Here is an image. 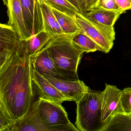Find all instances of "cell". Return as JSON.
<instances>
[{
  "label": "cell",
  "mask_w": 131,
  "mask_h": 131,
  "mask_svg": "<svg viewBox=\"0 0 131 131\" xmlns=\"http://www.w3.org/2000/svg\"><path fill=\"white\" fill-rule=\"evenodd\" d=\"M69 101L76 102L88 92L89 87L82 80L60 79L47 75H42Z\"/></svg>",
  "instance_id": "cell-8"
},
{
  "label": "cell",
  "mask_w": 131,
  "mask_h": 131,
  "mask_svg": "<svg viewBox=\"0 0 131 131\" xmlns=\"http://www.w3.org/2000/svg\"><path fill=\"white\" fill-rule=\"evenodd\" d=\"M75 125L81 131H102L105 125L102 122L101 92L89 87L88 92L76 102Z\"/></svg>",
  "instance_id": "cell-3"
},
{
  "label": "cell",
  "mask_w": 131,
  "mask_h": 131,
  "mask_svg": "<svg viewBox=\"0 0 131 131\" xmlns=\"http://www.w3.org/2000/svg\"><path fill=\"white\" fill-rule=\"evenodd\" d=\"M124 10H110L96 7L89 11L82 13L83 16L98 23L108 26H114L119 16Z\"/></svg>",
  "instance_id": "cell-15"
},
{
  "label": "cell",
  "mask_w": 131,
  "mask_h": 131,
  "mask_svg": "<svg viewBox=\"0 0 131 131\" xmlns=\"http://www.w3.org/2000/svg\"><path fill=\"white\" fill-rule=\"evenodd\" d=\"M73 41L87 53L96 51H101L105 53V51L102 48L83 33L81 30L80 32L77 34L73 37Z\"/></svg>",
  "instance_id": "cell-19"
},
{
  "label": "cell",
  "mask_w": 131,
  "mask_h": 131,
  "mask_svg": "<svg viewBox=\"0 0 131 131\" xmlns=\"http://www.w3.org/2000/svg\"><path fill=\"white\" fill-rule=\"evenodd\" d=\"M131 131V116L129 114L118 113L104 126L102 131Z\"/></svg>",
  "instance_id": "cell-18"
},
{
  "label": "cell",
  "mask_w": 131,
  "mask_h": 131,
  "mask_svg": "<svg viewBox=\"0 0 131 131\" xmlns=\"http://www.w3.org/2000/svg\"><path fill=\"white\" fill-rule=\"evenodd\" d=\"M37 1H38V2H39L40 4H41V3L43 2V0H37Z\"/></svg>",
  "instance_id": "cell-27"
},
{
  "label": "cell",
  "mask_w": 131,
  "mask_h": 131,
  "mask_svg": "<svg viewBox=\"0 0 131 131\" xmlns=\"http://www.w3.org/2000/svg\"><path fill=\"white\" fill-rule=\"evenodd\" d=\"M51 8H54L70 16L75 17L80 13L77 9L68 0H43Z\"/></svg>",
  "instance_id": "cell-20"
},
{
  "label": "cell",
  "mask_w": 131,
  "mask_h": 131,
  "mask_svg": "<svg viewBox=\"0 0 131 131\" xmlns=\"http://www.w3.org/2000/svg\"><path fill=\"white\" fill-rule=\"evenodd\" d=\"M34 103L40 121L46 131H79L70 122L60 103L40 97Z\"/></svg>",
  "instance_id": "cell-4"
},
{
  "label": "cell",
  "mask_w": 131,
  "mask_h": 131,
  "mask_svg": "<svg viewBox=\"0 0 131 131\" xmlns=\"http://www.w3.org/2000/svg\"><path fill=\"white\" fill-rule=\"evenodd\" d=\"M51 9L64 34L71 35L80 32L81 29L77 23L75 17L70 16L54 8Z\"/></svg>",
  "instance_id": "cell-17"
},
{
  "label": "cell",
  "mask_w": 131,
  "mask_h": 131,
  "mask_svg": "<svg viewBox=\"0 0 131 131\" xmlns=\"http://www.w3.org/2000/svg\"><path fill=\"white\" fill-rule=\"evenodd\" d=\"M79 2L80 3V5H81V6L82 7L83 12V7H84L85 0H79Z\"/></svg>",
  "instance_id": "cell-26"
},
{
  "label": "cell",
  "mask_w": 131,
  "mask_h": 131,
  "mask_svg": "<svg viewBox=\"0 0 131 131\" xmlns=\"http://www.w3.org/2000/svg\"><path fill=\"white\" fill-rule=\"evenodd\" d=\"M30 59L32 68L42 75H47L66 80L57 69L49 51L45 47L31 57Z\"/></svg>",
  "instance_id": "cell-12"
},
{
  "label": "cell",
  "mask_w": 131,
  "mask_h": 131,
  "mask_svg": "<svg viewBox=\"0 0 131 131\" xmlns=\"http://www.w3.org/2000/svg\"><path fill=\"white\" fill-rule=\"evenodd\" d=\"M52 37L43 29L26 40H20V49L26 56H34L46 45Z\"/></svg>",
  "instance_id": "cell-14"
},
{
  "label": "cell",
  "mask_w": 131,
  "mask_h": 131,
  "mask_svg": "<svg viewBox=\"0 0 131 131\" xmlns=\"http://www.w3.org/2000/svg\"><path fill=\"white\" fill-rule=\"evenodd\" d=\"M99 1V0H85L83 7V13L96 7Z\"/></svg>",
  "instance_id": "cell-24"
},
{
  "label": "cell",
  "mask_w": 131,
  "mask_h": 131,
  "mask_svg": "<svg viewBox=\"0 0 131 131\" xmlns=\"http://www.w3.org/2000/svg\"><path fill=\"white\" fill-rule=\"evenodd\" d=\"M7 7L8 20L7 24L13 27L20 40H26L32 35L25 26L23 16L21 0H3Z\"/></svg>",
  "instance_id": "cell-10"
},
{
  "label": "cell",
  "mask_w": 131,
  "mask_h": 131,
  "mask_svg": "<svg viewBox=\"0 0 131 131\" xmlns=\"http://www.w3.org/2000/svg\"><path fill=\"white\" fill-rule=\"evenodd\" d=\"M22 12L25 26L31 35L43 29L40 4L37 0H21Z\"/></svg>",
  "instance_id": "cell-9"
},
{
  "label": "cell",
  "mask_w": 131,
  "mask_h": 131,
  "mask_svg": "<svg viewBox=\"0 0 131 131\" xmlns=\"http://www.w3.org/2000/svg\"><path fill=\"white\" fill-rule=\"evenodd\" d=\"M78 33L52 37L44 47L49 51L57 69L67 80H79L77 70L85 51L73 41Z\"/></svg>",
  "instance_id": "cell-2"
},
{
  "label": "cell",
  "mask_w": 131,
  "mask_h": 131,
  "mask_svg": "<svg viewBox=\"0 0 131 131\" xmlns=\"http://www.w3.org/2000/svg\"><path fill=\"white\" fill-rule=\"evenodd\" d=\"M32 67L30 57L21 50L0 67V110L13 124L24 116L32 104Z\"/></svg>",
  "instance_id": "cell-1"
},
{
  "label": "cell",
  "mask_w": 131,
  "mask_h": 131,
  "mask_svg": "<svg viewBox=\"0 0 131 131\" xmlns=\"http://www.w3.org/2000/svg\"><path fill=\"white\" fill-rule=\"evenodd\" d=\"M43 20V29L52 38L65 34L60 27L51 7L43 1L40 4Z\"/></svg>",
  "instance_id": "cell-16"
},
{
  "label": "cell",
  "mask_w": 131,
  "mask_h": 131,
  "mask_svg": "<svg viewBox=\"0 0 131 131\" xmlns=\"http://www.w3.org/2000/svg\"><path fill=\"white\" fill-rule=\"evenodd\" d=\"M20 40L13 27L8 24H0V67L18 52Z\"/></svg>",
  "instance_id": "cell-7"
},
{
  "label": "cell",
  "mask_w": 131,
  "mask_h": 131,
  "mask_svg": "<svg viewBox=\"0 0 131 131\" xmlns=\"http://www.w3.org/2000/svg\"><path fill=\"white\" fill-rule=\"evenodd\" d=\"M129 115H130V116H131V113H130V114H129Z\"/></svg>",
  "instance_id": "cell-28"
},
{
  "label": "cell",
  "mask_w": 131,
  "mask_h": 131,
  "mask_svg": "<svg viewBox=\"0 0 131 131\" xmlns=\"http://www.w3.org/2000/svg\"><path fill=\"white\" fill-rule=\"evenodd\" d=\"M32 80L33 85L40 98L60 104L63 102L69 101L54 86L32 67Z\"/></svg>",
  "instance_id": "cell-11"
},
{
  "label": "cell",
  "mask_w": 131,
  "mask_h": 131,
  "mask_svg": "<svg viewBox=\"0 0 131 131\" xmlns=\"http://www.w3.org/2000/svg\"><path fill=\"white\" fill-rule=\"evenodd\" d=\"M46 131L42 125L33 103L27 113L13 123L8 131Z\"/></svg>",
  "instance_id": "cell-13"
},
{
  "label": "cell",
  "mask_w": 131,
  "mask_h": 131,
  "mask_svg": "<svg viewBox=\"0 0 131 131\" xmlns=\"http://www.w3.org/2000/svg\"><path fill=\"white\" fill-rule=\"evenodd\" d=\"M68 1L77 9L80 13L82 14L83 13L82 7L81 6L79 0H68Z\"/></svg>",
  "instance_id": "cell-25"
},
{
  "label": "cell",
  "mask_w": 131,
  "mask_h": 131,
  "mask_svg": "<svg viewBox=\"0 0 131 131\" xmlns=\"http://www.w3.org/2000/svg\"><path fill=\"white\" fill-rule=\"evenodd\" d=\"M116 4L121 9L125 11L131 9V0H115Z\"/></svg>",
  "instance_id": "cell-23"
},
{
  "label": "cell",
  "mask_w": 131,
  "mask_h": 131,
  "mask_svg": "<svg viewBox=\"0 0 131 131\" xmlns=\"http://www.w3.org/2000/svg\"><path fill=\"white\" fill-rule=\"evenodd\" d=\"M121 113H131V87L125 88L122 90L120 99Z\"/></svg>",
  "instance_id": "cell-21"
},
{
  "label": "cell",
  "mask_w": 131,
  "mask_h": 131,
  "mask_svg": "<svg viewBox=\"0 0 131 131\" xmlns=\"http://www.w3.org/2000/svg\"><path fill=\"white\" fill-rule=\"evenodd\" d=\"M122 92L116 86L106 83L105 89L101 92L102 122L104 125L116 114L121 113Z\"/></svg>",
  "instance_id": "cell-6"
},
{
  "label": "cell",
  "mask_w": 131,
  "mask_h": 131,
  "mask_svg": "<svg viewBox=\"0 0 131 131\" xmlns=\"http://www.w3.org/2000/svg\"><path fill=\"white\" fill-rule=\"evenodd\" d=\"M96 7L110 10H122L116 4L115 0H99Z\"/></svg>",
  "instance_id": "cell-22"
},
{
  "label": "cell",
  "mask_w": 131,
  "mask_h": 131,
  "mask_svg": "<svg viewBox=\"0 0 131 131\" xmlns=\"http://www.w3.org/2000/svg\"><path fill=\"white\" fill-rule=\"evenodd\" d=\"M75 20L81 31L102 48L105 53L110 51L115 38L113 26L103 25L81 13L77 14Z\"/></svg>",
  "instance_id": "cell-5"
}]
</instances>
